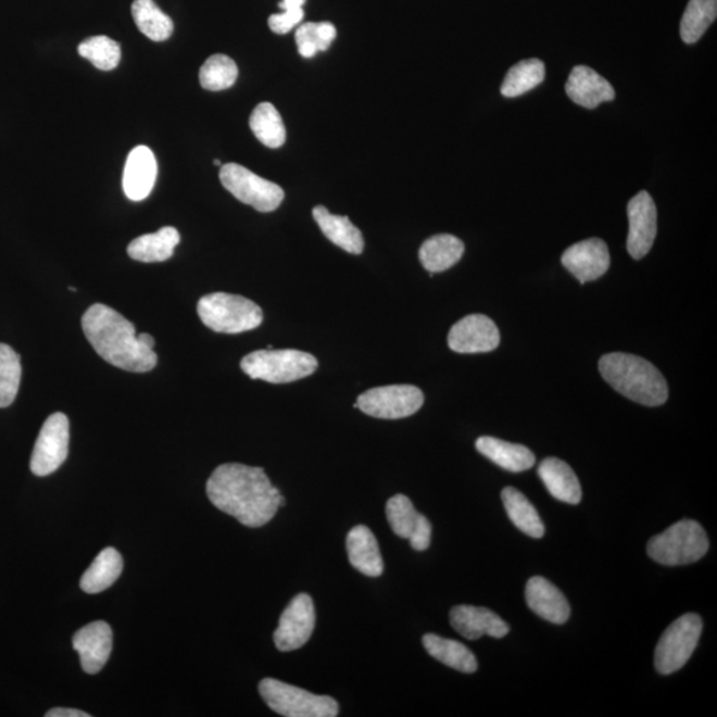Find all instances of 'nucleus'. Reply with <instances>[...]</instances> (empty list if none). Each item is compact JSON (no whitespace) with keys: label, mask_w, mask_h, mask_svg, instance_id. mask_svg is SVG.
Here are the masks:
<instances>
[{"label":"nucleus","mask_w":717,"mask_h":717,"mask_svg":"<svg viewBox=\"0 0 717 717\" xmlns=\"http://www.w3.org/2000/svg\"><path fill=\"white\" fill-rule=\"evenodd\" d=\"M206 494L218 511L248 528H261L271 523L279 507L286 504L265 470L236 463L215 468L207 480Z\"/></svg>","instance_id":"nucleus-1"},{"label":"nucleus","mask_w":717,"mask_h":717,"mask_svg":"<svg viewBox=\"0 0 717 717\" xmlns=\"http://www.w3.org/2000/svg\"><path fill=\"white\" fill-rule=\"evenodd\" d=\"M88 342L105 362L128 373H149L158 366V355L140 342L136 328L116 310L96 303L83 315Z\"/></svg>","instance_id":"nucleus-2"},{"label":"nucleus","mask_w":717,"mask_h":717,"mask_svg":"<svg viewBox=\"0 0 717 717\" xmlns=\"http://www.w3.org/2000/svg\"><path fill=\"white\" fill-rule=\"evenodd\" d=\"M602 378L615 391L632 402L659 406L667 402L668 386L665 376L653 363L624 352H613L600 361Z\"/></svg>","instance_id":"nucleus-3"},{"label":"nucleus","mask_w":717,"mask_h":717,"mask_svg":"<svg viewBox=\"0 0 717 717\" xmlns=\"http://www.w3.org/2000/svg\"><path fill=\"white\" fill-rule=\"evenodd\" d=\"M708 548V537L702 525L693 519H681L663 533L651 538L647 554L657 564L681 566L702 559Z\"/></svg>","instance_id":"nucleus-4"},{"label":"nucleus","mask_w":717,"mask_h":717,"mask_svg":"<svg viewBox=\"0 0 717 717\" xmlns=\"http://www.w3.org/2000/svg\"><path fill=\"white\" fill-rule=\"evenodd\" d=\"M197 311L203 325L219 334L247 332L260 327L263 322L259 304L226 292L202 297Z\"/></svg>","instance_id":"nucleus-5"},{"label":"nucleus","mask_w":717,"mask_h":717,"mask_svg":"<svg viewBox=\"0 0 717 717\" xmlns=\"http://www.w3.org/2000/svg\"><path fill=\"white\" fill-rule=\"evenodd\" d=\"M241 368L251 379L284 385L313 375L318 361L309 352L266 349L244 356Z\"/></svg>","instance_id":"nucleus-6"},{"label":"nucleus","mask_w":717,"mask_h":717,"mask_svg":"<svg viewBox=\"0 0 717 717\" xmlns=\"http://www.w3.org/2000/svg\"><path fill=\"white\" fill-rule=\"evenodd\" d=\"M260 693L274 713L286 717H335L339 704L331 696L314 695L277 679H263Z\"/></svg>","instance_id":"nucleus-7"},{"label":"nucleus","mask_w":717,"mask_h":717,"mask_svg":"<svg viewBox=\"0 0 717 717\" xmlns=\"http://www.w3.org/2000/svg\"><path fill=\"white\" fill-rule=\"evenodd\" d=\"M703 620L697 614H684L663 633L655 650V668L662 675L679 671L689 662L702 637Z\"/></svg>","instance_id":"nucleus-8"},{"label":"nucleus","mask_w":717,"mask_h":717,"mask_svg":"<svg viewBox=\"0 0 717 717\" xmlns=\"http://www.w3.org/2000/svg\"><path fill=\"white\" fill-rule=\"evenodd\" d=\"M219 179L224 188L230 191L238 201L247 203L262 213L277 211L285 199V191L279 185L256 176L242 165L221 166Z\"/></svg>","instance_id":"nucleus-9"},{"label":"nucleus","mask_w":717,"mask_h":717,"mask_svg":"<svg viewBox=\"0 0 717 717\" xmlns=\"http://www.w3.org/2000/svg\"><path fill=\"white\" fill-rule=\"evenodd\" d=\"M356 404L368 416L397 420L415 415L424 404V393L408 385L378 387L362 393Z\"/></svg>","instance_id":"nucleus-10"},{"label":"nucleus","mask_w":717,"mask_h":717,"mask_svg":"<svg viewBox=\"0 0 717 717\" xmlns=\"http://www.w3.org/2000/svg\"><path fill=\"white\" fill-rule=\"evenodd\" d=\"M70 422L68 417L56 412L47 418L40 429L32 456V471L35 476H50L68 457Z\"/></svg>","instance_id":"nucleus-11"},{"label":"nucleus","mask_w":717,"mask_h":717,"mask_svg":"<svg viewBox=\"0 0 717 717\" xmlns=\"http://www.w3.org/2000/svg\"><path fill=\"white\" fill-rule=\"evenodd\" d=\"M316 624L313 598L298 594L280 615L278 629L274 632V643L282 653L302 649L313 636Z\"/></svg>","instance_id":"nucleus-12"},{"label":"nucleus","mask_w":717,"mask_h":717,"mask_svg":"<svg viewBox=\"0 0 717 717\" xmlns=\"http://www.w3.org/2000/svg\"><path fill=\"white\" fill-rule=\"evenodd\" d=\"M500 331L489 316L474 314L465 316L451 328L448 335L450 349L458 354H478L498 349Z\"/></svg>","instance_id":"nucleus-13"},{"label":"nucleus","mask_w":717,"mask_h":717,"mask_svg":"<svg viewBox=\"0 0 717 717\" xmlns=\"http://www.w3.org/2000/svg\"><path fill=\"white\" fill-rule=\"evenodd\" d=\"M630 230L627 250L633 260H642L650 253L657 232V213L653 197L647 191H639L627 206Z\"/></svg>","instance_id":"nucleus-14"},{"label":"nucleus","mask_w":717,"mask_h":717,"mask_svg":"<svg viewBox=\"0 0 717 717\" xmlns=\"http://www.w3.org/2000/svg\"><path fill=\"white\" fill-rule=\"evenodd\" d=\"M386 513L394 534L410 540L411 546L416 552H424L429 548L432 525L426 516L415 510L406 495L397 494L388 500Z\"/></svg>","instance_id":"nucleus-15"},{"label":"nucleus","mask_w":717,"mask_h":717,"mask_svg":"<svg viewBox=\"0 0 717 717\" xmlns=\"http://www.w3.org/2000/svg\"><path fill=\"white\" fill-rule=\"evenodd\" d=\"M562 265L581 284L601 278L609 267L607 244L600 238H590L573 244L562 255Z\"/></svg>","instance_id":"nucleus-16"},{"label":"nucleus","mask_w":717,"mask_h":717,"mask_svg":"<svg viewBox=\"0 0 717 717\" xmlns=\"http://www.w3.org/2000/svg\"><path fill=\"white\" fill-rule=\"evenodd\" d=\"M112 638L111 626L104 620L92 621L75 633L72 645L80 656L84 671L93 675L104 668L112 653Z\"/></svg>","instance_id":"nucleus-17"},{"label":"nucleus","mask_w":717,"mask_h":717,"mask_svg":"<svg viewBox=\"0 0 717 717\" xmlns=\"http://www.w3.org/2000/svg\"><path fill=\"white\" fill-rule=\"evenodd\" d=\"M451 625L460 636L476 641L483 636L504 638L511 627L492 609L476 606H456L451 609Z\"/></svg>","instance_id":"nucleus-18"},{"label":"nucleus","mask_w":717,"mask_h":717,"mask_svg":"<svg viewBox=\"0 0 717 717\" xmlns=\"http://www.w3.org/2000/svg\"><path fill=\"white\" fill-rule=\"evenodd\" d=\"M158 179V161L148 147L131 151L124 167L123 189L130 201L146 200Z\"/></svg>","instance_id":"nucleus-19"},{"label":"nucleus","mask_w":717,"mask_h":717,"mask_svg":"<svg viewBox=\"0 0 717 717\" xmlns=\"http://www.w3.org/2000/svg\"><path fill=\"white\" fill-rule=\"evenodd\" d=\"M525 598L531 612L554 625H564L570 617L566 596L545 578H530L526 583Z\"/></svg>","instance_id":"nucleus-20"},{"label":"nucleus","mask_w":717,"mask_h":717,"mask_svg":"<svg viewBox=\"0 0 717 717\" xmlns=\"http://www.w3.org/2000/svg\"><path fill=\"white\" fill-rule=\"evenodd\" d=\"M566 93L574 103L588 108V110H594L598 105L615 98L612 84L584 65L573 68L569 80L566 83Z\"/></svg>","instance_id":"nucleus-21"},{"label":"nucleus","mask_w":717,"mask_h":717,"mask_svg":"<svg viewBox=\"0 0 717 717\" xmlns=\"http://www.w3.org/2000/svg\"><path fill=\"white\" fill-rule=\"evenodd\" d=\"M347 553L350 564L364 576L380 577L385 570L378 540L367 526L357 525L350 530L347 536Z\"/></svg>","instance_id":"nucleus-22"},{"label":"nucleus","mask_w":717,"mask_h":717,"mask_svg":"<svg viewBox=\"0 0 717 717\" xmlns=\"http://www.w3.org/2000/svg\"><path fill=\"white\" fill-rule=\"evenodd\" d=\"M538 475L554 499L571 505L581 502V483L570 466L562 460L555 457L543 460L538 468Z\"/></svg>","instance_id":"nucleus-23"},{"label":"nucleus","mask_w":717,"mask_h":717,"mask_svg":"<svg viewBox=\"0 0 717 717\" xmlns=\"http://www.w3.org/2000/svg\"><path fill=\"white\" fill-rule=\"evenodd\" d=\"M476 450L490 462L513 474L528 470L536 464L533 452L521 444H513L504 440L482 436L476 441Z\"/></svg>","instance_id":"nucleus-24"},{"label":"nucleus","mask_w":717,"mask_h":717,"mask_svg":"<svg viewBox=\"0 0 717 717\" xmlns=\"http://www.w3.org/2000/svg\"><path fill=\"white\" fill-rule=\"evenodd\" d=\"M313 215L323 235L330 239L334 244L350 254L363 253L364 238L362 231L351 223L349 217L331 214L325 206L314 207Z\"/></svg>","instance_id":"nucleus-25"},{"label":"nucleus","mask_w":717,"mask_h":717,"mask_svg":"<svg viewBox=\"0 0 717 717\" xmlns=\"http://www.w3.org/2000/svg\"><path fill=\"white\" fill-rule=\"evenodd\" d=\"M465 247L462 239L451 235L430 237L422 244L418 259L430 274L448 271L462 260Z\"/></svg>","instance_id":"nucleus-26"},{"label":"nucleus","mask_w":717,"mask_h":717,"mask_svg":"<svg viewBox=\"0 0 717 717\" xmlns=\"http://www.w3.org/2000/svg\"><path fill=\"white\" fill-rule=\"evenodd\" d=\"M123 569V557L115 548L101 550L88 570L84 573L80 588L87 594L101 593L117 581Z\"/></svg>","instance_id":"nucleus-27"},{"label":"nucleus","mask_w":717,"mask_h":717,"mask_svg":"<svg viewBox=\"0 0 717 717\" xmlns=\"http://www.w3.org/2000/svg\"><path fill=\"white\" fill-rule=\"evenodd\" d=\"M179 243V232L175 227L165 226L153 235L134 239L129 243L128 254L131 260L152 263L172 259Z\"/></svg>","instance_id":"nucleus-28"},{"label":"nucleus","mask_w":717,"mask_h":717,"mask_svg":"<svg viewBox=\"0 0 717 717\" xmlns=\"http://www.w3.org/2000/svg\"><path fill=\"white\" fill-rule=\"evenodd\" d=\"M423 644L427 653L436 661L448 667L457 669L460 672L474 674L477 671L478 663L476 656L463 643L452 639L441 638L435 633L423 637Z\"/></svg>","instance_id":"nucleus-29"},{"label":"nucleus","mask_w":717,"mask_h":717,"mask_svg":"<svg viewBox=\"0 0 717 717\" xmlns=\"http://www.w3.org/2000/svg\"><path fill=\"white\" fill-rule=\"evenodd\" d=\"M501 499L504 502L507 517L517 529L531 538L545 536V526H543L540 514L524 493L516 488L507 487L502 490Z\"/></svg>","instance_id":"nucleus-30"},{"label":"nucleus","mask_w":717,"mask_h":717,"mask_svg":"<svg viewBox=\"0 0 717 717\" xmlns=\"http://www.w3.org/2000/svg\"><path fill=\"white\" fill-rule=\"evenodd\" d=\"M131 15L140 32L154 41L169 39L175 29L171 17L161 11L153 0H135L131 4Z\"/></svg>","instance_id":"nucleus-31"},{"label":"nucleus","mask_w":717,"mask_h":717,"mask_svg":"<svg viewBox=\"0 0 717 717\" xmlns=\"http://www.w3.org/2000/svg\"><path fill=\"white\" fill-rule=\"evenodd\" d=\"M250 129L256 139L267 148L282 147L286 141V128L277 108L271 103L255 106L250 116Z\"/></svg>","instance_id":"nucleus-32"},{"label":"nucleus","mask_w":717,"mask_h":717,"mask_svg":"<svg viewBox=\"0 0 717 717\" xmlns=\"http://www.w3.org/2000/svg\"><path fill=\"white\" fill-rule=\"evenodd\" d=\"M543 79H545V64L541 60H523L507 71L501 93L505 98H517L540 86Z\"/></svg>","instance_id":"nucleus-33"},{"label":"nucleus","mask_w":717,"mask_h":717,"mask_svg":"<svg viewBox=\"0 0 717 717\" xmlns=\"http://www.w3.org/2000/svg\"><path fill=\"white\" fill-rule=\"evenodd\" d=\"M717 0H690L680 22V36L684 43L693 45L716 21Z\"/></svg>","instance_id":"nucleus-34"},{"label":"nucleus","mask_w":717,"mask_h":717,"mask_svg":"<svg viewBox=\"0 0 717 717\" xmlns=\"http://www.w3.org/2000/svg\"><path fill=\"white\" fill-rule=\"evenodd\" d=\"M337 38V28L332 23H306L298 27L295 41L301 56L314 58L319 51H327Z\"/></svg>","instance_id":"nucleus-35"},{"label":"nucleus","mask_w":717,"mask_h":717,"mask_svg":"<svg viewBox=\"0 0 717 717\" xmlns=\"http://www.w3.org/2000/svg\"><path fill=\"white\" fill-rule=\"evenodd\" d=\"M238 67L235 60L226 55H213L203 63L200 70V83L207 91H224L235 86Z\"/></svg>","instance_id":"nucleus-36"},{"label":"nucleus","mask_w":717,"mask_h":717,"mask_svg":"<svg viewBox=\"0 0 717 717\" xmlns=\"http://www.w3.org/2000/svg\"><path fill=\"white\" fill-rule=\"evenodd\" d=\"M22 379L21 356L10 345L0 343V408L14 402Z\"/></svg>","instance_id":"nucleus-37"},{"label":"nucleus","mask_w":717,"mask_h":717,"mask_svg":"<svg viewBox=\"0 0 717 717\" xmlns=\"http://www.w3.org/2000/svg\"><path fill=\"white\" fill-rule=\"evenodd\" d=\"M77 52L101 71L115 70L122 60V47L108 36H92L79 45Z\"/></svg>","instance_id":"nucleus-38"},{"label":"nucleus","mask_w":717,"mask_h":717,"mask_svg":"<svg viewBox=\"0 0 717 717\" xmlns=\"http://www.w3.org/2000/svg\"><path fill=\"white\" fill-rule=\"evenodd\" d=\"M303 9H285L282 14H274L268 17V27L274 34H289L292 28L303 21Z\"/></svg>","instance_id":"nucleus-39"},{"label":"nucleus","mask_w":717,"mask_h":717,"mask_svg":"<svg viewBox=\"0 0 717 717\" xmlns=\"http://www.w3.org/2000/svg\"><path fill=\"white\" fill-rule=\"evenodd\" d=\"M47 717H89L91 715L74 708H53L48 710Z\"/></svg>","instance_id":"nucleus-40"},{"label":"nucleus","mask_w":717,"mask_h":717,"mask_svg":"<svg viewBox=\"0 0 717 717\" xmlns=\"http://www.w3.org/2000/svg\"><path fill=\"white\" fill-rule=\"evenodd\" d=\"M304 3H306V0H282V2L279 3V8L282 10L303 9Z\"/></svg>","instance_id":"nucleus-41"},{"label":"nucleus","mask_w":717,"mask_h":717,"mask_svg":"<svg viewBox=\"0 0 717 717\" xmlns=\"http://www.w3.org/2000/svg\"><path fill=\"white\" fill-rule=\"evenodd\" d=\"M214 165L221 166L223 163H221V160H214Z\"/></svg>","instance_id":"nucleus-42"}]
</instances>
